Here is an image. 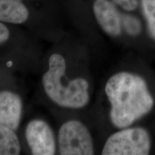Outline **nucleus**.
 Wrapping results in <instances>:
<instances>
[{
  "label": "nucleus",
  "mask_w": 155,
  "mask_h": 155,
  "mask_svg": "<svg viewBox=\"0 0 155 155\" xmlns=\"http://www.w3.org/2000/svg\"><path fill=\"white\" fill-rule=\"evenodd\" d=\"M105 93L111 104L110 120L118 129L129 127L154 107L147 82L134 73L123 71L112 75L106 83Z\"/></svg>",
  "instance_id": "nucleus-1"
},
{
  "label": "nucleus",
  "mask_w": 155,
  "mask_h": 155,
  "mask_svg": "<svg viewBox=\"0 0 155 155\" xmlns=\"http://www.w3.org/2000/svg\"><path fill=\"white\" fill-rule=\"evenodd\" d=\"M66 71L65 58L58 53L53 54L48 61V70L42 78V86L52 101L68 108L85 107L90 100L88 82L83 78H77L63 84V77Z\"/></svg>",
  "instance_id": "nucleus-2"
},
{
  "label": "nucleus",
  "mask_w": 155,
  "mask_h": 155,
  "mask_svg": "<svg viewBox=\"0 0 155 155\" xmlns=\"http://www.w3.org/2000/svg\"><path fill=\"white\" fill-rule=\"evenodd\" d=\"M151 137L141 127L124 128L113 134L106 140L103 155H148L150 153Z\"/></svg>",
  "instance_id": "nucleus-3"
},
{
  "label": "nucleus",
  "mask_w": 155,
  "mask_h": 155,
  "mask_svg": "<svg viewBox=\"0 0 155 155\" xmlns=\"http://www.w3.org/2000/svg\"><path fill=\"white\" fill-rule=\"evenodd\" d=\"M58 152L62 155H92L94 146L88 129L81 121L71 120L63 124L58 134Z\"/></svg>",
  "instance_id": "nucleus-4"
},
{
  "label": "nucleus",
  "mask_w": 155,
  "mask_h": 155,
  "mask_svg": "<svg viewBox=\"0 0 155 155\" xmlns=\"http://www.w3.org/2000/svg\"><path fill=\"white\" fill-rule=\"evenodd\" d=\"M25 138L34 155L55 154L56 142L51 127L43 120L30 121L25 129Z\"/></svg>",
  "instance_id": "nucleus-5"
},
{
  "label": "nucleus",
  "mask_w": 155,
  "mask_h": 155,
  "mask_svg": "<svg viewBox=\"0 0 155 155\" xmlns=\"http://www.w3.org/2000/svg\"><path fill=\"white\" fill-rule=\"evenodd\" d=\"M93 10L97 22L106 34L111 37L121 34V17L114 3L109 0H96Z\"/></svg>",
  "instance_id": "nucleus-6"
},
{
  "label": "nucleus",
  "mask_w": 155,
  "mask_h": 155,
  "mask_svg": "<svg viewBox=\"0 0 155 155\" xmlns=\"http://www.w3.org/2000/svg\"><path fill=\"white\" fill-rule=\"evenodd\" d=\"M22 114V101L18 95L9 91L0 92V124L16 131Z\"/></svg>",
  "instance_id": "nucleus-7"
},
{
  "label": "nucleus",
  "mask_w": 155,
  "mask_h": 155,
  "mask_svg": "<svg viewBox=\"0 0 155 155\" xmlns=\"http://www.w3.org/2000/svg\"><path fill=\"white\" fill-rule=\"evenodd\" d=\"M29 12L19 0H0V21L22 24L28 20Z\"/></svg>",
  "instance_id": "nucleus-8"
},
{
  "label": "nucleus",
  "mask_w": 155,
  "mask_h": 155,
  "mask_svg": "<svg viewBox=\"0 0 155 155\" xmlns=\"http://www.w3.org/2000/svg\"><path fill=\"white\" fill-rule=\"evenodd\" d=\"M15 131L0 124V155L20 154V143Z\"/></svg>",
  "instance_id": "nucleus-9"
},
{
  "label": "nucleus",
  "mask_w": 155,
  "mask_h": 155,
  "mask_svg": "<svg viewBox=\"0 0 155 155\" xmlns=\"http://www.w3.org/2000/svg\"><path fill=\"white\" fill-rule=\"evenodd\" d=\"M148 33L155 40V0H141Z\"/></svg>",
  "instance_id": "nucleus-10"
},
{
  "label": "nucleus",
  "mask_w": 155,
  "mask_h": 155,
  "mask_svg": "<svg viewBox=\"0 0 155 155\" xmlns=\"http://www.w3.org/2000/svg\"><path fill=\"white\" fill-rule=\"evenodd\" d=\"M116 5H119L126 11L135 10L138 7V0H113Z\"/></svg>",
  "instance_id": "nucleus-11"
},
{
  "label": "nucleus",
  "mask_w": 155,
  "mask_h": 155,
  "mask_svg": "<svg viewBox=\"0 0 155 155\" xmlns=\"http://www.w3.org/2000/svg\"><path fill=\"white\" fill-rule=\"evenodd\" d=\"M9 31L5 25L0 22V44L7 41L9 38Z\"/></svg>",
  "instance_id": "nucleus-12"
},
{
  "label": "nucleus",
  "mask_w": 155,
  "mask_h": 155,
  "mask_svg": "<svg viewBox=\"0 0 155 155\" xmlns=\"http://www.w3.org/2000/svg\"><path fill=\"white\" fill-rule=\"evenodd\" d=\"M7 65H8L9 67H10L11 65H12V62H9V63H7Z\"/></svg>",
  "instance_id": "nucleus-13"
},
{
  "label": "nucleus",
  "mask_w": 155,
  "mask_h": 155,
  "mask_svg": "<svg viewBox=\"0 0 155 155\" xmlns=\"http://www.w3.org/2000/svg\"><path fill=\"white\" fill-rule=\"evenodd\" d=\"M19 1H22V0H19Z\"/></svg>",
  "instance_id": "nucleus-14"
}]
</instances>
